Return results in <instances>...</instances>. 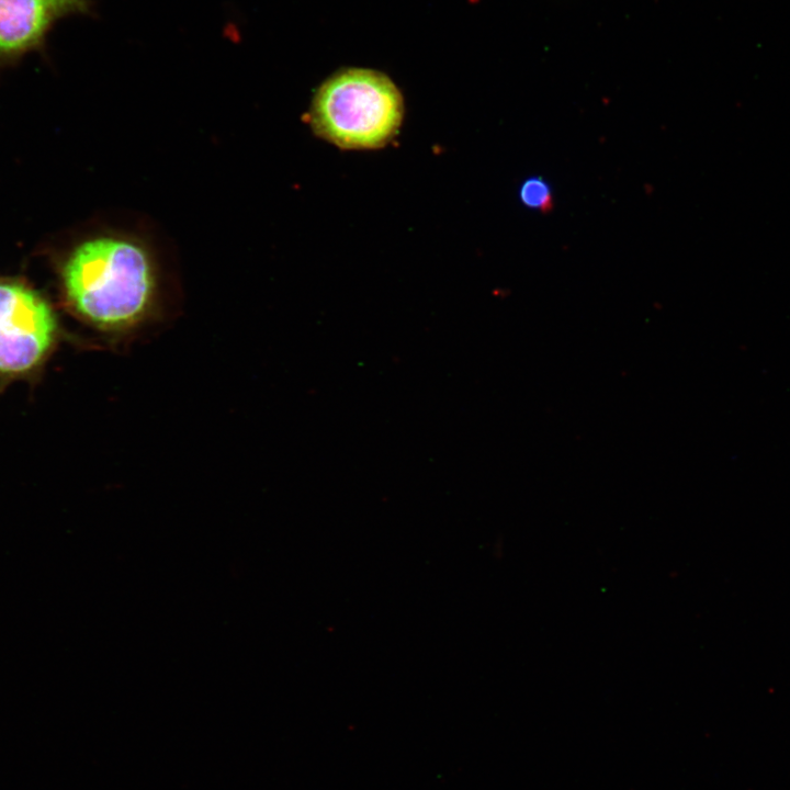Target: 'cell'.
<instances>
[{"label":"cell","mask_w":790,"mask_h":790,"mask_svg":"<svg viewBox=\"0 0 790 790\" xmlns=\"http://www.w3.org/2000/svg\"><path fill=\"white\" fill-rule=\"evenodd\" d=\"M71 309L102 329H124L139 321L154 300L151 258L137 240L104 235L78 245L61 269Z\"/></svg>","instance_id":"cell-1"},{"label":"cell","mask_w":790,"mask_h":790,"mask_svg":"<svg viewBox=\"0 0 790 790\" xmlns=\"http://www.w3.org/2000/svg\"><path fill=\"white\" fill-rule=\"evenodd\" d=\"M403 112L402 94L387 76L348 68L318 88L308 119L318 136L340 148L374 149L395 136Z\"/></svg>","instance_id":"cell-2"},{"label":"cell","mask_w":790,"mask_h":790,"mask_svg":"<svg viewBox=\"0 0 790 790\" xmlns=\"http://www.w3.org/2000/svg\"><path fill=\"white\" fill-rule=\"evenodd\" d=\"M57 337V317L47 300L22 281L0 278V380L33 375Z\"/></svg>","instance_id":"cell-3"},{"label":"cell","mask_w":790,"mask_h":790,"mask_svg":"<svg viewBox=\"0 0 790 790\" xmlns=\"http://www.w3.org/2000/svg\"><path fill=\"white\" fill-rule=\"evenodd\" d=\"M90 11V0H0V66L43 52L59 20Z\"/></svg>","instance_id":"cell-4"},{"label":"cell","mask_w":790,"mask_h":790,"mask_svg":"<svg viewBox=\"0 0 790 790\" xmlns=\"http://www.w3.org/2000/svg\"><path fill=\"white\" fill-rule=\"evenodd\" d=\"M519 200L530 210L548 212L553 207L552 188L542 177L531 176L521 183Z\"/></svg>","instance_id":"cell-5"}]
</instances>
